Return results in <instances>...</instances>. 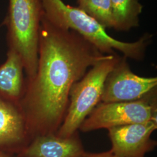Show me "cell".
I'll list each match as a JSON object with an SVG mask.
<instances>
[{"instance_id":"9c48e42d","label":"cell","mask_w":157,"mask_h":157,"mask_svg":"<svg viewBox=\"0 0 157 157\" xmlns=\"http://www.w3.org/2000/svg\"><path fill=\"white\" fill-rule=\"evenodd\" d=\"M84 146L78 132L67 137L56 134L33 138L17 157H83Z\"/></svg>"},{"instance_id":"5bb4252c","label":"cell","mask_w":157,"mask_h":157,"mask_svg":"<svg viewBox=\"0 0 157 157\" xmlns=\"http://www.w3.org/2000/svg\"><path fill=\"white\" fill-rule=\"evenodd\" d=\"M0 157H12V155L0 151Z\"/></svg>"},{"instance_id":"8fae6325","label":"cell","mask_w":157,"mask_h":157,"mask_svg":"<svg viewBox=\"0 0 157 157\" xmlns=\"http://www.w3.org/2000/svg\"><path fill=\"white\" fill-rule=\"evenodd\" d=\"M111 5L113 29L128 32L139 26L143 6L139 0H111Z\"/></svg>"},{"instance_id":"5b68a950","label":"cell","mask_w":157,"mask_h":157,"mask_svg":"<svg viewBox=\"0 0 157 157\" xmlns=\"http://www.w3.org/2000/svg\"><path fill=\"white\" fill-rule=\"evenodd\" d=\"M157 88L135 101L100 102L84 119L78 130L83 133L157 120Z\"/></svg>"},{"instance_id":"8992f818","label":"cell","mask_w":157,"mask_h":157,"mask_svg":"<svg viewBox=\"0 0 157 157\" xmlns=\"http://www.w3.org/2000/svg\"><path fill=\"white\" fill-rule=\"evenodd\" d=\"M157 87V77H142L133 72L128 58L119 56L105 79L101 102L135 101Z\"/></svg>"},{"instance_id":"ba28073f","label":"cell","mask_w":157,"mask_h":157,"mask_svg":"<svg viewBox=\"0 0 157 157\" xmlns=\"http://www.w3.org/2000/svg\"><path fill=\"white\" fill-rule=\"evenodd\" d=\"M30 141L19 103L0 98V151L17 155Z\"/></svg>"},{"instance_id":"7a4b0ae2","label":"cell","mask_w":157,"mask_h":157,"mask_svg":"<svg viewBox=\"0 0 157 157\" xmlns=\"http://www.w3.org/2000/svg\"><path fill=\"white\" fill-rule=\"evenodd\" d=\"M44 17L52 25L63 29L72 30L89 41L104 55L122 53L128 59L144 60L146 51L153 36L145 33L133 42H125L113 38L106 29L78 7L65 4L62 0H41Z\"/></svg>"},{"instance_id":"7c38bea8","label":"cell","mask_w":157,"mask_h":157,"mask_svg":"<svg viewBox=\"0 0 157 157\" xmlns=\"http://www.w3.org/2000/svg\"><path fill=\"white\" fill-rule=\"evenodd\" d=\"M78 7L104 28L113 29L111 0H77Z\"/></svg>"},{"instance_id":"30bf717a","label":"cell","mask_w":157,"mask_h":157,"mask_svg":"<svg viewBox=\"0 0 157 157\" xmlns=\"http://www.w3.org/2000/svg\"><path fill=\"white\" fill-rule=\"evenodd\" d=\"M6 56V62L0 66V98L19 103L26 87L22 60L17 51L11 48Z\"/></svg>"},{"instance_id":"3957f363","label":"cell","mask_w":157,"mask_h":157,"mask_svg":"<svg viewBox=\"0 0 157 157\" xmlns=\"http://www.w3.org/2000/svg\"><path fill=\"white\" fill-rule=\"evenodd\" d=\"M44 15L41 0H9L4 23L7 28L8 48L22 60L26 82L34 78L39 59L40 24Z\"/></svg>"},{"instance_id":"277c9868","label":"cell","mask_w":157,"mask_h":157,"mask_svg":"<svg viewBox=\"0 0 157 157\" xmlns=\"http://www.w3.org/2000/svg\"><path fill=\"white\" fill-rule=\"evenodd\" d=\"M119 58L116 54L98 62L73 84L69 93L67 112L57 136L67 137L78 132L84 119L101 102L105 79Z\"/></svg>"},{"instance_id":"4fadbf2b","label":"cell","mask_w":157,"mask_h":157,"mask_svg":"<svg viewBox=\"0 0 157 157\" xmlns=\"http://www.w3.org/2000/svg\"><path fill=\"white\" fill-rule=\"evenodd\" d=\"M83 157H119L116 155L110 150L107 151L101 152H85Z\"/></svg>"},{"instance_id":"52a82bcc","label":"cell","mask_w":157,"mask_h":157,"mask_svg":"<svg viewBox=\"0 0 157 157\" xmlns=\"http://www.w3.org/2000/svg\"><path fill=\"white\" fill-rule=\"evenodd\" d=\"M157 129V120H152L108 129L111 150L119 157H146L157 147L151 138Z\"/></svg>"},{"instance_id":"6da1fadb","label":"cell","mask_w":157,"mask_h":157,"mask_svg":"<svg viewBox=\"0 0 157 157\" xmlns=\"http://www.w3.org/2000/svg\"><path fill=\"white\" fill-rule=\"evenodd\" d=\"M112 55H104L77 32L42 17L36 74L26 82L19 102L31 140L56 134L65 117L73 84L88 70Z\"/></svg>"}]
</instances>
